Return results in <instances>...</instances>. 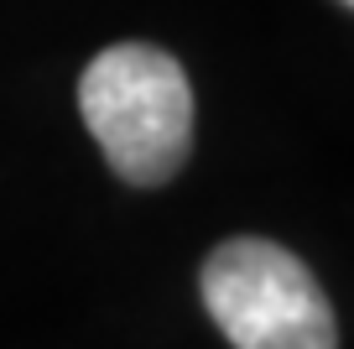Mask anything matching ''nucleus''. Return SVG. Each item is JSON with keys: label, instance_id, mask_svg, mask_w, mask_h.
<instances>
[{"label": "nucleus", "instance_id": "nucleus-1", "mask_svg": "<svg viewBox=\"0 0 354 349\" xmlns=\"http://www.w3.org/2000/svg\"><path fill=\"white\" fill-rule=\"evenodd\" d=\"M78 109L115 177L172 183L193 152V89L172 53L151 42L104 47L78 78Z\"/></svg>", "mask_w": 354, "mask_h": 349}, {"label": "nucleus", "instance_id": "nucleus-2", "mask_svg": "<svg viewBox=\"0 0 354 349\" xmlns=\"http://www.w3.org/2000/svg\"><path fill=\"white\" fill-rule=\"evenodd\" d=\"M203 307L234 349H339L313 271L271 240H224L203 261Z\"/></svg>", "mask_w": 354, "mask_h": 349}, {"label": "nucleus", "instance_id": "nucleus-3", "mask_svg": "<svg viewBox=\"0 0 354 349\" xmlns=\"http://www.w3.org/2000/svg\"><path fill=\"white\" fill-rule=\"evenodd\" d=\"M344 6H349V0H344Z\"/></svg>", "mask_w": 354, "mask_h": 349}]
</instances>
